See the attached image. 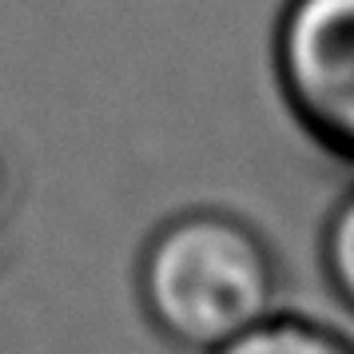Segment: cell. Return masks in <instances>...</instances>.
<instances>
[{"label":"cell","instance_id":"1","mask_svg":"<svg viewBox=\"0 0 354 354\" xmlns=\"http://www.w3.org/2000/svg\"><path fill=\"white\" fill-rule=\"evenodd\" d=\"M140 303L160 338L215 354L279 315V267L247 219L195 207L171 215L144 247Z\"/></svg>","mask_w":354,"mask_h":354},{"label":"cell","instance_id":"2","mask_svg":"<svg viewBox=\"0 0 354 354\" xmlns=\"http://www.w3.org/2000/svg\"><path fill=\"white\" fill-rule=\"evenodd\" d=\"M274 80L306 136L354 167V0H287L274 20Z\"/></svg>","mask_w":354,"mask_h":354},{"label":"cell","instance_id":"3","mask_svg":"<svg viewBox=\"0 0 354 354\" xmlns=\"http://www.w3.org/2000/svg\"><path fill=\"white\" fill-rule=\"evenodd\" d=\"M215 354H354V342L303 315H271Z\"/></svg>","mask_w":354,"mask_h":354},{"label":"cell","instance_id":"4","mask_svg":"<svg viewBox=\"0 0 354 354\" xmlns=\"http://www.w3.org/2000/svg\"><path fill=\"white\" fill-rule=\"evenodd\" d=\"M319 255H322V271H326L330 290L338 295V303L354 315V187L326 215Z\"/></svg>","mask_w":354,"mask_h":354}]
</instances>
